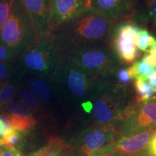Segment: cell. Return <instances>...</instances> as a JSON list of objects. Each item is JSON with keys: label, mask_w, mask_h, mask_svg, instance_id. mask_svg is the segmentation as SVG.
Wrapping results in <instances>:
<instances>
[{"label": "cell", "mask_w": 156, "mask_h": 156, "mask_svg": "<svg viewBox=\"0 0 156 156\" xmlns=\"http://www.w3.org/2000/svg\"><path fill=\"white\" fill-rule=\"evenodd\" d=\"M136 94H137L138 102H147L153 98L155 95V91L147 80L137 79L134 82Z\"/></svg>", "instance_id": "obj_18"}, {"label": "cell", "mask_w": 156, "mask_h": 156, "mask_svg": "<svg viewBox=\"0 0 156 156\" xmlns=\"http://www.w3.org/2000/svg\"><path fill=\"white\" fill-rule=\"evenodd\" d=\"M0 156H22L17 148L0 147Z\"/></svg>", "instance_id": "obj_29"}, {"label": "cell", "mask_w": 156, "mask_h": 156, "mask_svg": "<svg viewBox=\"0 0 156 156\" xmlns=\"http://www.w3.org/2000/svg\"><path fill=\"white\" fill-rule=\"evenodd\" d=\"M17 77H12L0 84V108L10 102L17 88Z\"/></svg>", "instance_id": "obj_17"}, {"label": "cell", "mask_w": 156, "mask_h": 156, "mask_svg": "<svg viewBox=\"0 0 156 156\" xmlns=\"http://www.w3.org/2000/svg\"><path fill=\"white\" fill-rule=\"evenodd\" d=\"M14 69V61L0 63V84L12 77Z\"/></svg>", "instance_id": "obj_23"}, {"label": "cell", "mask_w": 156, "mask_h": 156, "mask_svg": "<svg viewBox=\"0 0 156 156\" xmlns=\"http://www.w3.org/2000/svg\"><path fill=\"white\" fill-rule=\"evenodd\" d=\"M136 125L140 128H156V102H145L136 115Z\"/></svg>", "instance_id": "obj_15"}, {"label": "cell", "mask_w": 156, "mask_h": 156, "mask_svg": "<svg viewBox=\"0 0 156 156\" xmlns=\"http://www.w3.org/2000/svg\"><path fill=\"white\" fill-rule=\"evenodd\" d=\"M147 80L148 83H150V85H151L154 90V91H155V93H156V72L148 77Z\"/></svg>", "instance_id": "obj_33"}, {"label": "cell", "mask_w": 156, "mask_h": 156, "mask_svg": "<svg viewBox=\"0 0 156 156\" xmlns=\"http://www.w3.org/2000/svg\"><path fill=\"white\" fill-rule=\"evenodd\" d=\"M91 8L116 22L129 16L132 0H91Z\"/></svg>", "instance_id": "obj_9"}, {"label": "cell", "mask_w": 156, "mask_h": 156, "mask_svg": "<svg viewBox=\"0 0 156 156\" xmlns=\"http://www.w3.org/2000/svg\"><path fill=\"white\" fill-rule=\"evenodd\" d=\"M48 79L34 77L29 80L28 87L30 92L37 102L41 104H48L51 99V90L47 82Z\"/></svg>", "instance_id": "obj_14"}, {"label": "cell", "mask_w": 156, "mask_h": 156, "mask_svg": "<svg viewBox=\"0 0 156 156\" xmlns=\"http://www.w3.org/2000/svg\"><path fill=\"white\" fill-rule=\"evenodd\" d=\"M156 131V128L147 129L142 133L120 140L116 145V151L128 155L134 156L144 151L148 146L152 136Z\"/></svg>", "instance_id": "obj_12"}, {"label": "cell", "mask_w": 156, "mask_h": 156, "mask_svg": "<svg viewBox=\"0 0 156 156\" xmlns=\"http://www.w3.org/2000/svg\"><path fill=\"white\" fill-rule=\"evenodd\" d=\"M95 118L102 124L112 122L117 116V107L108 95H102L93 105Z\"/></svg>", "instance_id": "obj_13"}, {"label": "cell", "mask_w": 156, "mask_h": 156, "mask_svg": "<svg viewBox=\"0 0 156 156\" xmlns=\"http://www.w3.org/2000/svg\"><path fill=\"white\" fill-rule=\"evenodd\" d=\"M62 59L60 45L53 33L38 35L34 42L19 56L20 67L34 77L52 79Z\"/></svg>", "instance_id": "obj_2"}, {"label": "cell", "mask_w": 156, "mask_h": 156, "mask_svg": "<svg viewBox=\"0 0 156 156\" xmlns=\"http://www.w3.org/2000/svg\"><path fill=\"white\" fill-rule=\"evenodd\" d=\"M131 79H145L156 72V66H151L143 61H136L127 68Z\"/></svg>", "instance_id": "obj_16"}, {"label": "cell", "mask_w": 156, "mask_h": 156, "mask_svg": "<svg viewBox=\"0 0 156 156\" xmlns=\"http://www.w3.org/2000/svg\"><path fill=\"white\" fill-rule=\"evenodd\" d=\"M97 156H132V155H128V154L122 153V152L116 151V150H114V151L108 152V153H107L103 154V155H97Z\"/></svg>", "instance_id": "obj_32"}, {"label": "cell", "mask_w": 156, "mask_h": 156, "mask_svg": "<svg viewBox=\"0 0 156 156\" xmlns=\"http://www.w3.org/2000/svg\"><path fill=\"white\" fill-rule=\"evenodd\" d=\"M147 152L151 156H156V131L152 136L151 141L147 146Z\"/></svg>", "instance_id": "obj_30"}, {"label": "cell", "mask_w": 156, "mask_h": 156, "mask_svg": "<svg viewBox=\"0 0 156 156\" xmlns=\"http://www.w3.org/2000/svg\"><path fill=\"white\" fill-rule=\"evenodd\" d=\"M136 46L140 50L147 52L156 46V38L145 29H140V35L136 41Z\"/></svg>", "instance_id": "obj_19"}, {"label": "cell", "mask_w": 156, "mask_h": 156, "mask_svg": "<svg viewBox=\"0 0 156 156\" xmlns=\"http://www.w3.org/2000/svg\"><path fill=\"white\" fill-rule=\"evenodd\" d=\"M12 129L18 132H25L33 128L37 124L32 112L22 103L10 101L5 106Z\"/></svg>", "instance_id": "obj_11"}, {"label": "cell", "mask_w": 156, "mask_h": 156, "mask_svg": "<svg viewBox=\"0 0 156 156\" xmlns=\"http://www.w3.org/2000/svg\"><path fill=\"white\" fill-rule=\"evenodd\" d=\"M51 80L65 87L75 98L87 96L103 80L64 56H62L57 71Z\"/></svg>", "instance_id": "obj_4"}, {"label": "cell", "mask_w": 156, "mask_h": 156, "mask_svg": "<svg viewBox=\"0 0 156 156\" xmlns=\"http://www.w3.org/2000/svg\"><path fill=\"white\" fill-rule=\"evenodd\" d=\"M147 18L154 26H156V0H146Z\"/></svg>", "instance_id": "obj_26"}, {"label": "cell", "mask_w": 156, "mask_h": 156, "mask_svg": "<svg viewBox=\"0 0 156 156\" xmlns=\"http://www.w3.org/2000/svg\"><path fill=\"white\" fill-rule=\"evenodd\" d=\"M114 130L108 126H100L90 130L82 140L80 150L87 156H97L111 152L114 147Z\"/></svg>", "instance_id": "obj_8"}, {"label": "cell", "mask_w": 156, "mask_h": 156, "mask_svg": "<svg viewBox=\"0 0 156 156\" xmlns=\"http://www.w3.org/2000/svg\"><path fill=\"white\" fill-rule=\"evenodd\" d=\"M38 35L20 0H14L8 17L0 30V39L17 57L29 47Z\"/></svg>", "instance_id": "obj_3"}, {"label": "cell", "mask_w": 156, "mask_h": 156, "mask_svg": "<svg viewBox=\"0 0 156 156\" xmlns=\"http://www.w3.org/2000/svg\"><path fill=\"white\" fill-rule=\"evenodd\" d=\"M48 151L44 156H67L69 148L57 138L50 140L48 144Z\"/></svg>", "instance_id": "obj_20"}, {"label": "cell", "mask_w": 156, "mask_h": 156, "mask_svg": "<svg viewBox=\"0 0 156 156\" xmlns=\"http://www.w3.org/2000/svg\"><path fill=\"white\" fill-rule=\"evenodd\" d=\"M140 29L130 23L119 25L114 31L113 46L118 57L126 64H131L137 58L136 41Z\"/></svg>", "instance_id": "obj_7"}, {"label": "cell", "mask_w": 156, "mask_h": 156, "mask_svg": "<svg viewBox=\"0 0 156 156\" xmlns=\"http://www.w3.org/2000/svg\"><path fill=\"white\" fill-rule=\"evenodd\" d=\"M12 129L10 122L6 115L0 114V138Z\"/></svg>", "instance_id": "obj_27"}, {"label": "cell", "mask_w": 156, "mask_h": 156, "mask_svg": "<svg viewBox=\"0 0 156 156\" xmlns=\"http://www.w3.org/2000/svg\"><path fill=\"white\" fill-rule=\"evenodd\" d=\"M114 23L90 8L64 25L54 34L61 47L62 56L83 48L107 46Z\"/></svg>", "instance_id": "obj_1"}, {"label": "cell", "mask_w": 156, "mask_h": 156, "mask_svg": "<svg viewBox=\"0 0 156 156\" xmlns=\"http://www.w3.org/2000/svg\"><path fill=\"white\" fill-rule=\"evenodd\" d=\"M82 107L85 112L90 113L91 110L93 109V103L90 101H85L82 103Z\"/></svg>", "instance_id": "obj_34"}, {"label": "cell", "mask_w": 156, "mask_h": 156, "mask_svg": "<svg viewBox=\"0 0 156 156\" xmlns=\"http://www.w3.org/2000/svg\"><path fill=\"white\" fill-rule=\"evenodd\" d=\"M62 56L71 58L83 69L103 80L114 75L117 69L114 55L107 46L83 48Z\"/></svg>", "instance_id": "obj_5"}, {"label": "cell", "mask_w": 156, "mask_h": 156, "mask_svg": "<svg viewBox=\"0 0 156 156\" xmlns=\"http://www.w3.org/2000/svg\"><path fill=\"white\" fill-rule=\"evenodd\" d=\"M19 98L23 106L29 109L30 112H37L39 111V105L34 95L27 89H23L19 93Z\"/></svg>", "instance_id": "obj_22"}, {"label": "cell", "mask_w": 156, "mask_h": 156, "mask_svg": "<svg viewBox=\"0 0 156 156\" xmlns=\"http://www.w3.org/2000/svg\"><path fill=\"white\" fill-rule=\"evenodd\" d=\"M23 135L21 132L12 129L8 133L0 138V147L9 148H16L15 146L22 139Z\"/></svg>", "instance_id": "obj_21"}, {"label": "cell", "mask_w": 156, "mask_h": 156, "mask_svg": "<svg viewBox=\"0 0 156 156\" xmlns=\"http://www.w3.org/2000/svg\"><path fill=\"white\" fill-rule=\"evenodd\" d=\"M38 34L48 31L50 0H20Z\"/></svg>", "instance_id": "obj_10"}, {"label": "cell", "mask_w": 156, "mask_h": 156, "mask_svg": "<svg viewBox=\"0 0 156 156\" xmlns=\"http://www.w3.org/2000/svg\"><path fill=\"white\" fill-rule=\"evenodd\" d=\"M47 151H48V146H46V147H44L41 150H39L38 151L36 152L34 155H32L31 156H44L46 155Z\"/></svg>", "instance_id": "obj_35"}, {"label": "cell", "mask_w": 156, "mask_h": 156, "mask_svg": "<svg viewBox=\"0 0 156 156\" xmlns=\"http://www.w3.org/2000/svg\"><path fill=\"white\" fill-rule=\"evenodd\" d=\"M14 0H0V30L8 17Z\"/></svg>", "instance_id": "obj_24"}, {"label": "cell", "mask_w": 156, "mask_h": 156, "mask_svg": "<svg viewBox=\"0 0 156 156\" xmlns=\"http://www.w3.org/2000/svg\"><path fill=\"white\" fill-rule=\"evenodd\" d=\"M142 61L145 62V63L151 66H156V58L149 53L145 54L142 58Z\"/></svg>", "instance_id": "obj_31"}, {"label": "cell", "mask_w": 156, "mask_h": 156, "mask_svg": "<svg viewBox=\"0 0 156 156\" xmlns=\"http://www.w3.org/2000/svg\"><path fill=\"white\" fill-rule=\"evenodd\" d=\"M17 56L0 39V63L15 61Z\"/></svg>", "instance_id": "obj_25"}, {"label": "cell", "mask_w": 156, "mask_h": 156, "mask_svg": "<svg viewBox=\"0 0 156 156\" xmlns=\"http://www.w3.org/2000/svg\"><path fill=\"white\" fill-rule=\"evenodd\" d=\"M91 8V0H50L48 31L54 33Z\"/></svg>", "instance_id": "obj_6"}, {"label": "cell", "mask_w": 156, "mask_h": 156, "mask_svg": "<svg viewBox=\"0 0 156 156\" xmlns=\"http://www.w3.org/2000/svg\"><path fill=\"white\" fill-rule=\"evenodd\" d=\"M117 80L122 85H127L131 80L127 69H119L116 73Z\"/></svg>", "instance_id": "obj_28"}, {"label": "cell", "mask_w": 156, "mask_h": 156, "mask_svg": "<svg viewBox=\"0 0 156 156\" xmlns=\"http://www.w3.org/2000/svg\"><path fill=\"white\" fill-rule=\"evenodd\" d=\"M147 53H149V54H152V55H153L154 57L156 58V46H155V47L150 48V49L147 51Z\"/></svg>", "instance_id": "obj_36"}]
</instances>
